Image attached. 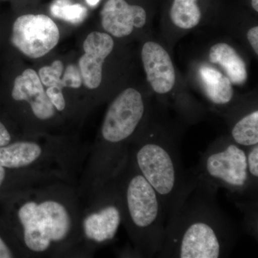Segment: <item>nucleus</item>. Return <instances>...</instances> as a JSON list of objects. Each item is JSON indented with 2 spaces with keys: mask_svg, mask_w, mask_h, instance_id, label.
Listing matches in <instances>:
<instances>
[{
  "mask_svg": "<svg viewBox=\"0 0 258 258\" xmlns=\"http://www.w3.org/2000/svg\"><path fill=\"white\" fill-rule=\"evenodd\" d=\"M11 198L12 228L27 257H83V203L76 186L55 181Z\"/></svg>",
  "mask_w": 258,
  "mask_h": 258,
  "instance_id": "obj_1",
  "label": "nucleus"
},
{
  "mask_svg": "<svg viewBox=\"0 0 258 258\" xmlns=\"http://www.w3.org/2000/svg\"><path fill=\"white\" fill-rule=\"evenodd\" d=\"M217 191L197 177L166 218L157 257L220 258L230 254L240 231L217 203Z\"/></svg>",
  "mask_w": 258,
  "mask_h": 258,
  "instance_id": "obj_2",
  "label": "nucleus"
},
{
  "mask_svg": "<svg viewBox=\"0 0 258 258\" xmlns=\"http://www.w3.org/2000/svg\"><path fill=\"white\" fill-rule=\"evenodd\" d=\"M122 224L138 257H157L165 231L166 215L159 195L128 155L115 174Z\"/></svg>",
  "mask_w": 258,
  "mask_h": 258,
  "instance_id": "obj_3",
  "label": "nucleus"
},
{
  "mask_svg": "<svg viewBox=\"0 0 258 258\" xmlns=\"http://www.w3.org/2000/svg\"><path fill=\"white\" fill-rule=\"evenodd\" d=\"M128 154L159 195L166 220L197 179L193 170L184 169L179 145L165 135L138 131L129 145Z\"/></svg>",
  "mask_w": 258,
  "mask_h": 258,
  "instance_id": "obj_4",
  "label": "nucleus"
},
{
  "mask_svg": "<svg viewBox=\"0 0 258 258\" xmlns=\"http://www.w3.org/2000/svg\"><path fill=\"white\" fill-rule=\"evenodd\" d=\"M88 150L66 137L25 136L0 147V166L52 176L77 187Z\"/></svg>",
  "mask_w": 258,
  "mask_h": 258,
  "instance_id": "obj_5",
  "label": "nucleus"
},
{
  "mask_svg": "<svg viewBox=\"0 0 258 258\" xmlns=\"http://www.w3.org/2000/svg\"><path fill=\"white\" fill-rule=\"evenodd\" d=\"M192 170L199 179L212 187L227 190L235 202L257 200L247 175L245 148L230 137L209 145Z\"/></svg>",
  "mask_w": 258,
  "mask_h": 258,
  "instance_id": "obj_6",
  "label": "nucleus"
},
{
  "mask_svg": "<svg viewBox=\"0 0 258 258\" xmlns=\"http://www.w3.org/2000/svg\"><path fill=\"white\" fill-rule=\"evenodd\" d=\"M83 257L111 243L122 224L121 203L115 176L82 200Z\"/></svg>",
  "mask_w": 258,
  "mask_h": 258,
  "instance_id": "obj_7",
  "label": "nucleus"
},
{
  "mask_svg": "<svg viewBox=\"0 0 258 258\" xmlns=\"http://www.w3.org/2000/svg\"><path fill=\"white\" fill-rule=\"evenodd\" d=\"M60 40V30L55 22L45 15L27 14L15 20L11 42L23 55L32 59L43 57Z\"/></svg>",
  "mask_w": 258,
  "mask_h": 258,
  "instance_id": "obj_8",
  "label": "nucleus"
},
{
  "mask_svg": "<svg viewBox=\"0 0 258 258\" xmlns=\"http://www.w3.org/2000/svg\"><path fill=\"white\" fill-rule=\"evenodd\" d=\"M114 42L111 35L101 32H92L83 42L85 53L79 61L83 84L89 90L101 86L103 64L113 51Z\"/></svg>",
  "mask_w": 258,
  "mask_h": 258,
  "instance_id": "obj_9",
  "label": "nucleus"
},
{
  "mask_svg": "<svg viewBox=\"0 0 258 258\" xmlns=\"http://www.w3.org/2000/svg\"><path fill=\"white\" fill-rule=\"evenodd\" d=\"M12 98L16 102H25L33 116L40 121L47 122L55 118L57 113L38 74L33 69L25 70L15 79Z\"/></svg>",
  "mask_w": 258,
  "mask_h": 258,
  "instance_id": "obj_10",
  "label": "nucleus"
},
{
  "mask_svg": "<svg viewBox=\"0 0 258 258\" xmlns=\"http://www.w3.org/2000/svg\"><path fill=\"white\" fill-rule=\"evenodd\" d=\"M103 29L113 36H128L134 28H142L147 13L142 7L129 5L125 0H108L101 12Z\"/></svg>",
  "mask_w": 258,
  "mask_h": 258,
  "instance_id": "obj_11",
  "label": "nucleus"
},
{
  "mask_svg": "<svg viewBox=\"0 0 258 258\" xmlns=\"http://www.w3.org/2000/svg\"><path fill=\"white\" fill-rule=\"evenodd\" d=\"M142 58L148 82L152 89L159 94L170 92L175 85V71L165 49L157 42H146L142 48Z\"/></svg>",
  "mask_w": 258,
  "mask_h": 258,
  "instance_id": "obj_12",
  "label": "nucleus"
},
{
  "mask_svg": "<svg viewBox=\"0 0 258 258\" xmlns=\"http://www.w3.org/2000/svg\"><path fill=\"white\" fill-rule=\"evenodd\" d=\"M210 61L219 64L225 70L230 82L242 85L247 79V69L242 57L233 47L228 44L218 43L213 45L210 50Z\"/></svg>",
  "mask_w": 258,
  "mask_h": 258,
  "instance_id": "obj_13",
  "label": "nucleus"
},
{
  "mask_svg": "<svg viewBox=\"0 0 258 258\" xmlns=\"http://www.w3.org/2000/svg\"><path fill=\"white\" fill-rule=\"evenodd\" d=\"M205 94L216 104H226L233 97L232 83L227 76L212 66L203 64L199 69Z\"/></svg>",
  "mask_w": 258,
  "mask_h": 258,
  "instance_id": "obj_14",
  "label": "nucleus"
},
{
  "mask_svg": "<svg viewBox=\"0 0 258 258\" xmlns=\"http://www.w3.org/2000/svg\"><path fill=\"white\" fill-rule=\"evenodd\" d=\"M230 138L243 148L258 144L257 110L243 115L234 123L231 128Z\"/></svg>",
  "mask_w": 258,
  "mask_h": 258,
  "instance_id": "obj_15",
  "label": "nucleus"
},
{
  "mask_svg": "<svg viewBox=\"0 0 258 258\" xmlns=\"http://www.w3.org/2000/svg\"><path fill=\"white\" fill-rule=\"evenodd\" d=\"M170 16L173 23L178 28L191 29L200 23L201 11L197 0H174Z\"/></svg>",
  "mask_w": 258,
  "mask_h": 258,
  "instance_id": "obj_16",
  "label": "nucleus"
},
{
  "mask_svg": "<svg viewBox=\"0 0 258 258\" xmlns=\"http://www.w3.org/2000/svg\"><path fill=\"white\" fill-rule=\"evenodd\" d=\"M51 14L74 25L84 21L87 9L80 4H72L70 0H55L50 7Z\"/></svg>",
  "mask_w": 258,
  "mask_h": 258,
  "instance_id": "obj_17",
  "label": "nucleus"
},
{
  "mask_svg": "<svg viewBox=\"0 0 258 258\" xmlns=\"http://www.w3.org/2000/svg\"><path fill=\"white\" fill-rule=\"evenodd\" d=\"M64 72V64L62 61H54L50 66H44L39 70L38 76L45 87H57L63 90L62 76Z\"/></svg>",
  "mask_w": 258,
  "mask_h": 258,
  "instance_id": "obj_18",
  "label": "nucleus"
},
{
  "mask_svg": "<svg viewBox=\"0 0 258 258\" xmlns=\"http://www.w3.org/2000/svg\"><path fill=\"white\" fill-rule=\"evenodd\" d=\"M235 205L243 212L246 230L257 240V200L235 202Z\"/></svg>",
  "mask_w": 258,
  "mask_h": 258,
  "instance_id": "obj_19",
  "label": "nucleus"
},
{
  "mask_svg": "<svg viewBox=\"0 0 258 258\" xmlns=\"http://www.w3.org/2000/svg\"><path fill=\"white\" fill-rule=\"evenodd\" d=\"M247 171L251 187L257 194L258 184V144L245 148Z\"/></svg>",
  "mask_w": 258,
  "mask_h": 258,
  "instance_id": "obj_20",
  "label": "nucleus"
},
{
  "mask_svg": "<svg viewBox=\"0 0 258 258\" xmlns=\"http://www.w3.org/2000/svg\"><path fill=\"white\" fill-rule=\"evenodd\" d=\"M20 170H15V169H8V168L3 167L0 166V193H2L3 188L6 186L7 183L9 181L13 182L20 183L30 187H34V186H39V185L48 184V183L55 182V181H44L36 179H19V180H10L9 178L14 176Z\"/></svg>",
  "mask_w": 258,
  "mask_h": 258,
  "instance_id": "obj_21",
  "label": "nucleus"
},
{
  "mask_svg": "<svg viewBox=\"0 0 258 258\" xmlns=\"http://www.w3.org/2000/svg\"><path fill=\"white\" fill-rule=\"evenodd\" d=\"M62 77V86L64 88L78 89L83 84L82 77L79 68L76 64H71L64 71Z\"/></svg>",
  "mask_w": 258,
  "mask_h": 258,
  "instance_id": "obj_22",
  "label": "nucleus"
},
{
  "mask_svg": "<svg viewBox=\"0 0 258 258\" xmlns=\"http://www.w3.org/2000/svg\"><path fill=\"white\" fill-rule=\"evenodd\" d=\"M47 96L57 112H63L67 108V102L62 89L57 87H49L46 89Z\"/></svg>",
  "mask_w": 258,
  "mask_h": 258,
  "instance_id": "obj_23",
  "label": "nucleus"
},
{
  "mask_svg": "<svg viewBox=\"0 0 258 258\" xmlns=\"http://www.w3.org/2000/svg\"><path fill=\"white\" fill-rule=\"evenodd\" d=\"M27 257L24 251L19 247H13L0 235V258Z\"/></svg>",
  "mask_w": 258,
  "mask_h": 258,
  "instance_id": "obj_24",
  "label": "nucleus"
},
{
  "mask_svg": "<svg viewBox=\"0 0 258 258\" xmlns=\"http://www.w3.org/2000/svg\"><path fill=\"white\" fill-rule=\"evenodd\" d=\"M15 141L9 129L0 120V147L8 145Z\"/></svg>",
  "mask_w": 258,
  "mask_h": 258,
  "instance_id": "obj_25",
  "label": "nucleus"
},
{
  "mask_svg": "<svg viewBox=\"0 0 258 258\" xmlns=\"http://www.w3.org/2000/svg\"><path fill=\"white\" fill-rule=\"evenodd\" d=\"M247 39L255 53L258 54V27L249 29L247 32Z\"/></svg>",
  "mask_w": 258,
  "mask_h": 258,
  "instance_id": "obj_26",
  "label": "nucleus"
},
{
  "mask_svg": "<svg viewBox=\"0 0 258 258\" xmlns=\"http://www.w3.org/2000/svg\"><path fill=\"white\" fill-rule=\"evenodd\" d=\"M101 0H86V3L90 7H96Z\"/></svg>",
  "mask_w": 258,
  "mask_h": 258,
  "instance_id": "obj_27",
  "label": "nucleus"
},
{
  "mask_svg": "<svg viewBox=\"0 0 258 258\" xmlns=\"http://www.w3.org/2000/svg\"><path fill=\"white\" fill-rule=\"evenodd\" d=\"M252 6L256 12H258V0H252Z\"/></svg>",
  "mask_w": 258,
  "mask_h": 258,
  "instance_id": "obj_28",
  "label": "nucleus"
}]
</instances>
